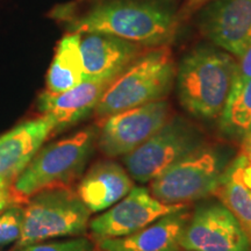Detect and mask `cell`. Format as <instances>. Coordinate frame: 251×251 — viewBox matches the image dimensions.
Listing matches in <instances>:
<instances>
[{"label":"cell","mask_w":251,"mask_h":251,"mask_svg":"<svg viewBox=\"0 0 251 251\" xmlns=\"http://www.w3.org/2000/svg\"><path fill=\"white\" fill-rule=\"evenodd\" d=\"M231 161V149L205 144L151 180L150 193L169 205L213 196Z\"/></svg>","instance_id":"cell-5"},{"label":"cell","mask_w":251,"mask_h":251,"mask_svg":"<svg viewBox=\"0 0 251 251\" xmlns=\"http://www.w3.org/2000/svg\"><path fill=\"white\" fill-rule=\"evenodd\" d=\"M179 247L188 251H251L249 238L221 201L197 207L190 215Z\"/></svg>","instance_id":"cell-8"},{"label":"cell","mask_w":251,"mask_h":251,"mask_svg":"<svg viewBox=\"0 0 251 251\" xmlns=\"http://www.w3.org/2000/svg\"><path fill=\"white\" fill-rule=\"evenodd\" d=\"M186 208L187 203H163L147 188L133 187L112 208L93 219L90 228L96 240L124 237L136 233L163 216Z\"/></svg>","instance_id":"cell-10"},{"label":"cell","mask_w":251,"mask_h":251,"mask_svg":"<svg viewBox=\"0 0 251 251\" xmlns=\"http://www.w3.org/2000/svg\"><path fill=\"white\" fill-rule=\"evenodd\" d=\"M48 115L23 122L0 136V183L13 185L18 176L55 131Z\"/></svg>","instance_id":"cell-13"},{"label":"cell","mask_w":251,"mask_h":251,"mask_svg":"<svg viewBox=\"0 0 251 251\" xmlns=\"http://www.w3.org/2000/svg\"><path fill=\"white\" fill-rule=\"evenodd\" d=\"M170 119V106L158 100L103 119L99 148L108 157L126 156L156 134Z\"/></svg>","instance_id":"cell-9"},{"label":"cell","mask_w":251,"mask_h":251,"mask_svg":"<svg viewBox=\"0 0 251 251\" xmlns=\"http://www.w3.org/2000/svg\"><path fill=\"white\" fill-rule=\"evenodd\" d=\"M80 33L68 31L58 42L54 59L47 74V90L61 93L85 79L80 54Z\"/></svg>","instance_id":"cell-18"},{"label":"cell","mask_w":251,"mask_h":251,"mask_svg":"<svg viewBox=\"0 0 251 251\" xmlns=\"http://www.w3.org/2000/svg\"><path fill=\"white\" fill-rule=\"evenodd\" d=\"M251 80V43L244 51L235 59L233 81L229 94L237 92L248 81Z\"/></svg>","instance_id":"cell-22"},{"label":"cell","mask_w":251,"mask_h":251,"mask_svg":"<svg viewBox=\"0 0 251 251\" xmlns=\"http://www.w3.org/2000/svg\"><path fill=\"white\" fill-rule=\"evenodd\" d=\"M23 203H14L0 213V246L19 241L24 224Z\"/></svg>","instance_id":"cell-20"},{"label":"cell","mask_w":251,"mask_h":251,"mask_svg":"<svg viewBox=\"0 0 251 251\" xmlns=\"http://www.w3.org/2000/svg\"><path fill=\"white\" fill-rule=\"evenodd\" d=\"M56 18L67 21L68 31L109 34L144 48L170 45L179 24L165 0H103L78 14Z\"/></svg>","instance_id":"cell-1"},{"label":"cell","mask_w":251,"mask_h":251,"mask_svg":"<svg viewBox=\"0 0 251 251\" xmlns=\"http://www.w3.org/2000/svg\"><path fill=\"white\" fill-rule=\"evenodd\" d=\"M114 79H84L78 85L61 93L45 91L40 94L37 107L42 115H48L54 120L55 131L62 130L94 111Z\"/></svg>","instance_id":"cell-14"},{"label":"cell","mask_w":251,"mask_h":251,"mask_svg":"<svg viewBox=\"0 0 251 251\" xmlns=\"http://www.w3.org/2000/svg\"><path fill=\"white\" fill-rule=\"evenodd\" d=\"M175 79L176 65L169 46L147 50L112 81L94 114L103 120L126 109L165 99Z\"/></svg>","instance_id":"cell-3"},{"label":"cell","mask_w":251,"mask_h":251,"mask_svg":"<svg viewBox=\"0 0 251 251\" xmlns=\"http://www.w3.org/2000/svg\"><path fill=\"white\" fill-rule=\"evenodd\" d=\"M241 151L246 155L248 162L243 169V180L248 187L251 190V134L247 135L242 140Z\"/></svg>","instance_id":"cell-23"},{"label":"cell","mask_w":251,"mask_h":251,"mask_svg":"<svg viewBox=\"0 0 251 251\" xmlns=\"http://www.w3.org/2000/svg\"><path fill=\"white\" fill-rule=\"evenodd\" d=\"M200 29L237 58L251 43V0H214L200 17Z\"/></svg>","instance_id":"cell-11"},{"label":"cell","mask_w":251,"mask_h":251,"mask_svg":"<svg viewBox=\"0 0 251 251\" xmlns=\"http://www.w3.org/2000/svg\"><path fill=\"white\" fill-rule=\"evenodd\" d=\"M205 144L199 128L184 118L175 117L142 146L126 155L124 163L133 179L149 183Z\"/></svg>","instance_id":"cell-7"},{"label":"cell","mask_w":251,"mask_h":251,"mask_svg":"<svg viewBox=\"0 0 251 251\" xmlns=\"http://www.w3.org/2000/svg\"><path fill=\"white\" fill-rule=\"evenodd\" d=\"M190 213L187 208L156 220L136 233L124 237L100 238V251H179V242Z\"/></svg>","instance_id":"cell-15"},{"label":"cell","mask_w":251,"mask_h":251,"mask_svg":"<svg viewBox=\"0 0 251 251\" xmlns=\"http://www.w3.org/2000/svg\"><path fill=\"white\" fill-rule=\"evenodd\" d=\"M19 203L15 199L13 191H12V185L0 183V213L4 212L9 206Z\"/></svg>","instance_id":"cell-24"},{"label":"cell","mask_w":251,"mask_h":251,"mask_svg":"<svg viewBox=\"0 0 251 251\" xmlns=\"http://www.w3.org/2000/svg\"><path fill=\"white\" fill-rule=\"evenodd\" d=\"M179 251H188V250H183V249H179Z\"/></svg>","instance_id":"cell-26"},{"label":"cell","mask_w":251,"mask_h":251,"mask_svg":"<svg viewBox=\"0 0 251 251\" xmlns=\"http://www.w3.org/2000/svg\"><path fill=\"white\" fill-rule=\"evenodd\" d=\"M94 137V130L87 128L40 148L12 185L18 202L26 203L31 196L47 188L70 187L92 155Z\"/></svg>","instance_id":"cell-4"},{"label":"cell","mask_w":251,"mask_h":251,"mask_svg":"<svg viewBox=\"0 0 251 251\" xmlns=\"http://www.w3.org/2000/svg\"><path fill=\"white\" fill-rule=\"evenodd\" d=\"M131 177L117 162L94 164L77 187V194L91 213L111 208L133 188Z\"/></svg>","instance_id":"cell-16"},{"label":"cell","mask_w":251,"mask_h":251,"mask_svg":"<svg viewBox=\"0 0 251 251\" xmlns=\"http://www.w3.org/2000/svg\"><path fill=\"white\" fill-rule=\"evenodd\" d=\"M219 119L220 128L227 136L242 141L251 134V80L229 94Z\"/></svg>","instance_id":"cell-19"},{"label":"cell","mask_w":251,"mask_h":251,"mask_svg":"<svg viewBox=\"0 0 251 251\" xmlns=\"http://www.w3.org/2000/svg\"><path fill=\"white\" fill-rule=\"evenodd\" d=\"M90 215L89 208L70 187L40 191L27 200L18 246L27 247L48 238L84 234Z\"/></svg>","instance_id":"cell-6"},{"label":"cell","mask_w":251,"mask_h":251,"mask_svg":"<svg viewBox=\"0 0 251 251\" xmlns=\"http://www.w3.org/2000/svg\"><path fill=\"white\" fill-rule=\"evenodd\" d=\"M235 57L227 51L198 47L184 56L176 71L180 105L193 117L219 119L233 81Z\"/></svg>","instance_id":"cell-2"},{"label":"cell","mask_w":251,"mask_h":251,"mask_svg":"<svg viewBox=\"0 0 251 251\" xmlns=\"http://www.w3.org/2000/svg\"><path fill=\"white\" fill-rule=\"evenodd\" d=\"M144 51V47L109 34L84 33L80 36L85 79H114Z\"/></svg>","instance_id":"cell-12"},{"label":"cell","mask_w":251,"mask_h":251,"mask_svg":"<svg viewBox=\"0 0 251 251\" xmlns=\"http://www.w3.org/2000/svg\"><path fill=\"white\" fill-rule=\"evenodd\" d=\"M23 251H96V244L87 237H77L61 242L30 244Z\"/></svg>","instance_id":"cell-21"},{"label":"cell","mask_w":251,"mask_h":251,"mask_svg":"<svg viewBox=\"0 0 251 251\" xmlns=\"http://www.w3.org/2000/svg\"><path fill=\"white\" fill-rule=\"evenodd\" d=\"M247 162L246 155L240 150L228 165L213 196L233 213L251 244V190L243 180Z\"/></svg>","instance_id":"cell-17"},{"label":"cell","mask_w":251,"mask_h":251,"mask_svg":"<svg viewBox=\"0 0 251 251\" xmlns=\"http://www.w3.org/2000/svg\"><path fill=\"white\" fill-rule=\"evenodd\" d=\"M207 1H209V0H190V2H188V8L190 9L198 8L199 6H201Z\"/></svg>","instance_id":"cell-25"}]
</instances>
